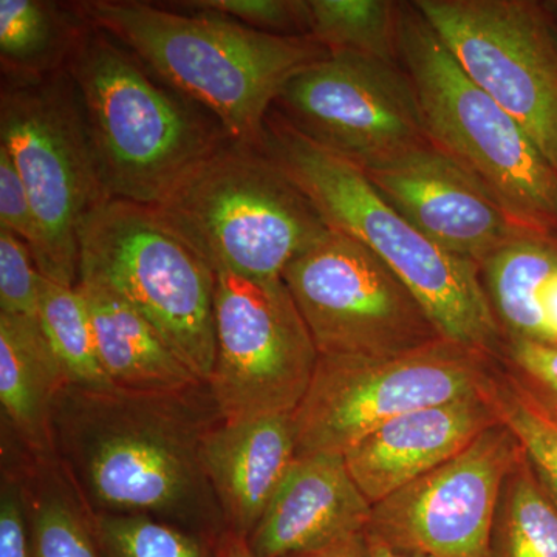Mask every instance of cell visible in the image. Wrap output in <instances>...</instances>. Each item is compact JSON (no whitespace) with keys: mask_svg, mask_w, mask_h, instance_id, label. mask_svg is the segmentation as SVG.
I'll use <instances>...</instances> for the list:
<instances>
[{"mask_svg":"<svg viewBox=\"0 0 557 557\" xmlns=\"http://www.w3.org/2000/svg\"><path fill=\"white\" fill-rule=\"evenodd\" d=\"M214 327L208 384L223 421L295 412L319 351L284 278L215 271Z\"/></svg>","mask_w":557,"mask_h":557,"instance_id":"obj_11","label":"cell"},{"mask_svg":"<svg viewBox=\"0 0 557 557\" xmlns=\"http://www.w3.org/2000/svg\"><path fill=\"white\" fill-rule=\"evenodd\" d=\"M69 383L38 319L0 313V403L3 421L30 456L57 460L51 410Z\"/></svg>","mask_w":557,"mask_h":557,"instance_id":"obj_19","label":"cell"},{"mask_svg":"<svg viewBox=\"0 0 557 557\" xmlns=\"http://www.w3.org/2000/svg\"><path fill=\"white\" fill-rule=\"evenodd\" d=\"M486 397L504 426L518 440L534 474L557 504V421L534 401L498 362Z\"/></svg>","mask_w":557,"mask_h":557,"instance_id":"obj_27","label":"cell"},{"mask_svg":"<svg viewBox=\"0 0 557 557\" xmlns=\"http://www.w3.org/2000/svg\"><path fill=\"white\" fill-rule=\"evenodd\" d=\"M490 557H557V504L523 450L502 486Z\"/></svg>","mask_w":557,"mask_h":557,"instance_id":"obj_24","label":"cell"},{"mask_svg":"<svg viewBox=\"0 0 557 557\" xmlns=\"http://www.w3.org/2000/svg\"><path fill=\"white\" fill-rule=\"evenodd\" d=\"M78 281L100 282L129 302L201 381L215 358V273L156 209L108 200L84 219Z\"/></svg>","mask_w":557,"mask_h":557,"instance_id":"obj_7","label":"cell"},{"mask_svg":"<svg viewBox=\"0 0 557 557\" xmlns=\"http://www.w3.org/2000/svg\"><path fill=\"white\" fill-rule=\"evenodd\" d=\"M398 60L429 141L478 180L520 228L557 237L556 168L469 78L416 2H398Z\"/></svg>","mask_w":557,"mask_h":557,"instance_id":"obj_5","label":"cell"},{"mask_svg":"<svg viewBox=\"0 0 557 557\" xmlns=\"http://www.w3.org/2000/svg\"><path fill=\"white\" fill-rule=\"evenodd\" d=\"M557 273V237L520 230L480 265V277L505 338L552 344L541 293Z\"/></svg>","mask_w":557,"mask_h":557,"instance_id":"obj_22","label":"cell"},{"mask_svg":"<svg viewBox=\"0 0 557 557\" xmlns=\"http://www.w3.org/2000/svg\"><path fill=\"white\" fill-rule=\"evenodd\" d=\"M0 146L30 196L36 222L30 249L39 273L76 287L81 226L109 197L67 70L36 83H2Z\"/></svg>","mask_w":557,"mask_h":557,"instance_id":"obj_8","label":"cell"},{"mask_svg":"<svg viewBox=\"0 0 557 557\" xmlns=\"http://www.w3.org/2000/svg\"><path fill=\"white\" fill-rule=\"evenodd\" d=\"M520 450L498 421L453 460L373 505L364 533L421 557H490L502 486Z\"/></svg>","mask_w":557,"mask_h":557,"instance_id":"obj_14","label":"cell"},{"mask_svg":"<svg viewBox=\"0 0 557 557\" xmlns=\"http://www.w3.org/2000/svg\"><path fill=\"white\" fill-rule=\"evenodd\" d=\"M67 72L109 200L159 207L233 139L211 113L157 79L95 25Z\"/></svg>","mask_w":557,"mask_h":557,"instance_id":"obj_4","label":"cell"},{"mask_svg":"<svg viewBox=\"0 0 557 557\" xmlns=\"http://www.w3.org/2000/svg\"><path fill=\"white\" fill-rule=\"evenodd\" d=\"M172 10L207 11L282 36H309L307 0H182L163 3Z\"/></svg>","mask_w":557,"mask_h":557,"instance_id":"obj_29","label":"cell"},{"mask_svg":"<svg viewBox=\"0 0 557 557\" xmlns=\"http://www.w3.org/2000/svg\"><path fill=\"white\" fill-rule=\"evenodd\" d=\"M497 423L485 392L403 413L351 446L344 460L373 507L453 460Z\"/></svg>","mask_w":557,"mask_h":557,"instance_id":"obj_16","label":"cell"},{"mask_svg":"<svg viewBox=\"0 0 557 557\" xmlns=\"http://www.w3.org/2000/svg\"><path fill=\"white\" fill-rule=\"evenodd\" d=\"M95 27L172 90L196 102L242 145L262 148L265 121L287 81L329 57L311 36L271 35L207 11L139 0L81 2Z\"/></svg>","mask_w":557,"mask_h":557,"instance_id":"obj_2","label":"cell"},{"mask_svg":"<svg viewBox=\"0 0 557 557\" xmlns=\"http://www.w3.org/2000/svg\"><path fill=\"white\" fill-rule=\"evenodd\" d=\"M465 73L557 170V44L542 2L417 0Z\"/></svg>","mask_w":557,"mask_h":557,"instance_id":"obj_12","label":"cell"},{"mask_svg":"<svg viewBox=\"0 0 557 557\" xmlns=\"http://www.w3.org/2000/svg\"><path fill=\"white\" fill-rule=\"evenodd\" d=\"M273 110L362 171L429 143L416 90L399 62L329 53L287 81Z\"/></svg>","mask_w":557,"mask_h":557,"instance_id":"obj_13","label":"cell"},{"mask_svg":"<svg viewBox=\"0 0 557 557\" xmlns=\"http://www.w3.org/2000/svg\"><path fill=\"white\" fill-rule=\"evenodd\" d=\"M215 557H255L248 547L247 539L226 530L215 541Z\"/></svg>","mask_w":557,"mask_h":557,"instance_id":"obj_36","label":"cell"},{"mask_svg":"<svg viewBox=\"0 0 557 557\" xmlns=\"http://www.w3.org/2000/svg\"><path fill=\"white\" fill-rule=\"evenodd\" d=\"M262 149L310 200L329 230L372 249L420 300L443 338L502 361L507 338L480 267L437 247L399 215L364 172L321 148L270 110Z\"/></svg>","mask_w":557,"mask_h":557,"instance_id":"obj_3","label":"cell"},{"mask_svg":"<svg viewBox=\"0 0 557 557\" xmlns=\"http://www.w3.org/2000/svg\"><path fill=\"white\" fill-rule=\"evenodd\" d=\"M38 321L69 383L113 386L98 358L89 309L78 288L40 274Z\"/></svg>","mask_w":557,"mask_h":557,"instance_id":"obj_26","label":"cell"},{"mask_svg":"<svg viewBox=\"0 0 557 557\" xmlns=\"http://www.w3.org/2000/svg\"><path fill=\"white\" fill-rule=\"evenodd\" d=\"M502 366L557 421V346L508 341Z\"/></svg>","mask_w":557,"mask_h":557,"instance_id":"obj_31","label":"cell"},{"mask_svg":"<svg viewBox=\"0 0 557 557\" xmlns=\"http://www.w3.org/2000/svg\"><path fill=\"white\" fill-rule=\"evenodd\" d=\"M362 172L423 236L479 267L525 230L508 218L478 180L431 141Z\"/></svg>","mask_w":557,"mask_h":557,"instance_id":"obj_15","label":"cell"},{"mask_svg":"<svg viewBox=\"0 0 557 557\" xmlns=\"http://www.w3.org/2000/svg\"><path fill=\"white\" fill-rule=\"evenodd\" d=\"M0 228L11 231L32 247L36 239L35 212L16 164L0 146Z\"/></svg>","mask_w":557,"mask_h":557,"instance_id":"obj_32","label":"cell"},{"mask_svg":"<svg viewBox=\"0 0 557 557\" xmlns=\"http://www.w3.org/2000/svg\"><path fill=\"white\" fill-rule=\"evenodd\" d=\"M498 362L449 339L397 357H319L309 391L293 412L298 456L344 457L403 413L485 394Z\"/></svg>","mask_w":557,"mask_h":557,"instance_id":"obj_9","label":"cell"},{"mask_svg":"<svg viewBox=\"0 0 557 557\" xmlns=\"http://www.w3.org/2000/svg\"><path fill=\"white\" fill-rule=\"evenodd\" d=\"M282 278L319 357H397L446 339L408 285L338 231L300 252Z\"/></svg>","mask_w":557,"mask_h":557,"instance_id":"obj_10","label":"cell"},{"mask_svg":"<svg viewBox=\"0 0 557 557\" xmlns=\"http://www.w3.org/2000/svg\"><path fill=\"white\" fill-rule=\"evenodd\" d=\"M542 7H544L545 14H547L548 24L552 27L553 36H555L557 44V0L542 2Z\"/></svg>","mask_w":557,"mask_h":557,"instance_id":"obj_38","label":"cell"},{"mask_svg":"<svg viewBox=\"0 0 557 557\" xmlns=\"http://www.w3.org/2000/svg\"><path fill=\"white\" fill-rule=\"evenodd\" d=\"M309 36L329 53L398 60V2L307 0Z\"/></svg>","mask_w":557,"mask_h":557,"instance_id":"obj_25","label":"cell"},{"mask_svg":"<svg viewBox=\"0 0 557 557\" xmlns=\"http://www.w3.org/2000/svg\"><path fill=\"white\" fill-rule=\"evenodd\" d=\"M293 557H369V549L366 544L364 531H362V533L341 539L329 547Z\"/></svg>","mask_w":557,"mask_h":557,"instance_id":"obj_34","label":"cell"},{"mask_svg":"<svg viewBox=\"0 0 557 557\" xmlns=\"http://www.w3.org/2000/svg\"><path fill=\"white\" fill-rule=\"evenodd\" d=\"M541 309L544 314L549 343L557 346V273L549 277L541 293Z\"/></svg>","mask_w":557,"mask_h":557,"instance_id":"obj_35","label":"cell"},{"mask_svg":"<svg viewBox=\"0 0 557 557\" xmlns=\"http://www.w3.org/2000/svg\"><path fill=\"white\" fill-rule=\"evenodd\" d=\"M3 463L16 471L27 512L30 557H104L90 515L57 460L27 450H3Z\"/></svg>","mask_w":557,"mask_h":557,"instance_id":"obj_23","label":"cell"},{"mask_svg":"<svg viewBox=\"0 0 557 557\" xmlns=\"http://www.w3.org/2000/svg\"><path fill=\"white\" fill-rule=\"evenodd\" d=\"M98 358L110 383L127 391H174L201 383L152 325L113 289L79 278Z\"/></svg>","mask_w":557,"mask_h":557,"instance_id":"obj_20","label":"cell"},{"mask_svg":"<svg viewBox=\"0 0 557 557\" xmlns=\"http://www.w3.org/2000/svg\"><path fill=\"white\" fill-rule=\"evenodd\" d=\"M39 277L27 242L0 228V313L38 319Z\"/></svg>","mask_w":557,"mask_h":557,"instance_id":"obj_30","label":"cell"},{"mask_svg":"<svg viewBox=\"0 0 557 557\" xmlns=\"http://www.w3.org/2000/svg\"><path fill=\"white\" fill-rule=\"evenodd\" d=\"M0 486V557H30L27 512L16 471L2 463Z\"/></svg>","mask_w":557,"mask_h":557,"instance_id":"obj_33","label":"cell"},{"mask_svg":"<svg viewBox=\"0 0 557 557\" xmlns=\"http://www.w3.org/2000/svg\"><path fill=\"white\" fill-rule=\"evenodd\" d=\"M296 456L293 413L222 421L209 432L205 469L230 531L251 536Z\"/></svg>","mask_w":557,"mask_h":557,"instance_id":"obj_18","label":"cell"},{"mask_svg":"<svg viewBox=\"0 0 557 557\" xmlns=\"http://www.w3.org/2000/svg\"><path fill=\"white\" fill-rule=\"evenodd\" d=\"M94 24L81 2L0 0L3 84H30L67 70Z\"/></svg>","mask_w":557,"mask_h":557,"instance_id":"obj_21","label":"cell"},{"mask_svg":"<svg viewBox=\"0 0 557 557\" xmlns=\"http://www.w3.org/2000/svg\"><path fill=\"white\" fill-rule=\"evenodd\" d=\"M366 544H368L369 557H421L417 555H410V553L399 552L383 544V542L376 541V539L368 536L364 533Z\"/></svg>","mask_w":557,"mask_h":557,"instance_id":"obj_37","label":"cell"},{"mask_svg":"<svg viewBox=\"0 0 557 557\" xmlns=\"http://www.w3.org/2000/svg\"><path fill=\"white\" fill-rule=\"evenodd\" d=\"M153 209L214 273L242 277H282L330 231L265 150L234 139Z\"/></svg>","mask_w":557,"mask_h":557,"instance_id":"obj_6","label":"cell"},{"mask_svg":"<svg viewBox=\"0 0 557 557\" xmlns=\"http://www.w3.org/2000/svg\"><path fill=\"white\" fill-rule=\"evenodd\" d=\"M222 421L208 383L153 392L65 383L51 438L90 515L146 516L218 541L228 528L203 448Z\"/></svg>","mask_w":557,"mask_h":557,"instance_id":"obj_1","label":"cell"},{"mask_svg":"<svg viewBox=\"0 0 557 557\" xmlns=\"http://www.w3.org/2000/svg\"><path fill=\"white\" fill-rule=\"evenodd\" d=\"M104 557H215V541L146 516L90 515Z\"/></svg>","mask_w":557,"mask_h":557,"instance_id":"obj_28","label":"cell"},{"mask_svg":"<svg viewBox=\"0 0 557 557\" xmlns=\"http://www.w3.org/2000/svg\"><path fill=\"white\" fill-rule=\"evenodd\" d=\"M372 504L343 456L300 454L247 539L255 557H293L362 533Z\"/></svg>","mask_w":557,"mask_h":557,"instance_id":"obj_17","label":"cell"}]
</instances>
